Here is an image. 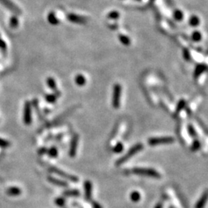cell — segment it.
<instances>
[{"mask_svg": "<svg viewBox=\"0 0 208 208\" xmlns=\"http://www.w3.org/2000/svg\"><path fill=\"white\" fill-rule=\"evenodd\" d=\"M49 170H50L51 172L56 174V175L60 176L61 177H63V178H65V179H67L68 181H73V182H77V181H79L78 177H77L76 176H73L70 174H67V173L64 172V171L62 170L58 169V168L54 167L49 168Z\"/></svg>", "mask_w": 208, "mask_h": 208, "instance_id": "obj_6", "label": "cell"}, {"mask_svg": "<svg viewBox=\"0 0 208 208\" xmlns=\"http://www.w3.org/2000/svg\"><path fill=\"white\" fill-rule=\"evenodd\" d=\"M65 198L64 197H58V198L56 200L55 203L57 206H63L64 204H65Z\"/></svg>", "mask_w": 208, "mask_h": 208, "instance_id": "obj_34", "label": "cell"}, {"mask_svg": "<svg viewBox=\"0 0 208 208\" xmlns=\"http://www.w3.org/2000/svg\"><path fill=\"white\" fill-rule=\"evenodd\" d=\"M45 99L49 103H55L57 100V96L55 94H46Z\"/></svg>", "mask_w": 208, "mask_h": 208, "instance_id": "obj_28", "label": "cell"}, {"mask_svg": "<svg viewBox=\"0 0 208 208\" xmlns=\"http://www.w3.org/2000/svg\"><path fill=\"white\" fill-rule=\"evenodd\" d=\"M23 121L26 125H29L32 123V103L29 101H26L23 109Z\"/></svg>", "mask_w": 208, "mask_h": 208, "instance_id": "obj_5", "label": "cell"}, {"mask_svg": "<svg viewBox=\"0 0 208 208\" xmlns=\"http://www.w3.org/2000/svg\"><path fill=\"white\" fill-rule=\"evenodd\" d=\"M80 193L77 190H66L63 193V195L66 197H79Z\"/></svg>", "mask_w": 208, "mask_h": 208, "instance_id": "obj_21", "label": "cell"}, {"mask_svg": "<svg viewBox=\"0 0 208 208\" xmlns=\"http://www.w3.org/2000/svg\"></svg>", "mask_w": 208, "mask_h": 208, "instance_id": "obj_40", "label": "cell"}, {"mask_svg": "<svg viewBox=\"0 0 208 208\" xmlns=\"http://www.w3.org/2000/svg\"><path fill=\"white\" fill-rule=\"evenodd\" d=\"M6 49H7L6 43H5V41L1 38V36H0V49L2 51H3V52H5V51H6Z\"/></svg>", "mask_w": 208, "mask_h": 208, "instance_id": "obj_35", "label": "cell"}, {"mask_svg": "<svg viewBox=\"0 0 208 208\" xmlns=\"http://www.w3.org/2000/svg\"><path fill=\"white\" fill-rule=\"evenodd\" d=\"M200 148V143L198 140H195L193 142V144H192V150L194 151H197Z\"/></svg>", "mask_w": 208, "mask_h": 208, "instance_id": "obj_33", "label": "cell"}, {"mask_svg": "<svg viewBox=\"0 0 208 208\" xmlns=\"http://www.w3.org/2000/svg\"><path fill=\"white\" fill-rule=\"evenodd\" d=\"M183 57L186 61H190L191 59V55H190V50L187 48L184 49L183 50Z\"/></svg>", "mask_w": 208, "mask_h": 208, "instance_id": "obj_31", "label": "cell"}, {"mask_svg": "<svg viewBox=\"0 0 208 208\" xmlns=\"http://www.w3.org/2000/svg\"><path fill=\"white\" fill-rule=\"evenodd\" d=\"M186 105H187V102H186L185 99H181V100L178 102V103H177V108H176L175 115L178 114L181 110H182V109H184V108H185Z\"/></svg>", "mask_w": 208, "mask_h": 208, "instance_id": "obj_20", "label": "cell"}, {"mask_svg": "<svg viewBox=\"0 0 208 208\" xmlns=\"http://www.w3.org/2000/svg\"><path fill=\"white\" fill-rule=\"evenodd\" d=\"M206 69H207V66L205 63H200L198 64V65L196 66L195 70H194V77L195 79L198 78L201 74H203L204 72H206Z\"/></svg>", "mask_w": 208, "mask_h": 208, "instance_id": "obj_12", "label": "cell"}, {"mask_svg": "<svg viewBox=\"0 0 208 208\" xmlns=\"http://www.w3.org/2000/svg\"><path fill=\"white\" fill-rule=\"evenodd\" d=\"M47 149L45 147H42L39 150V154H44V153H47Z\"/></svg>", "mask_w": 208, "mask_h": 208, "instance_id": "obj_37", "label": "cell"}, {"mask_svg": "<svg viewBox=\"0 0 208 208\" xmlns=\"http://www.w3.org/2000/svg\"><path fill=\"white\" fill-rule=\"evenodd\" d=\"M122 93V86L120 83H115L113 86V92L112 105L113 108L118 109L120 106V96Z\"/></svg>", "mask_w": 208, "mask_h": 208, "instance_id": "obj_3", "label": "cell"}, {"mask_svg": "<svg viewBox=\"0 0 208 208\" xmlns=\"http://www.w3.org/2000/svg\"><path fill=\"white\" fill-rule=\"evenodd\" d=\"M140 197H141L140 194L138 191H133L130 194V199H131L132 201L135 202V203H137L140 200Z\"/></svg>", "mask_w": 208, "mask_h": 208, "instance_id": "obj_27", "label": "cell"}, {"mask_svg": "<svg viewBox=\"0 0 208 208\" xmlns=\"http://www.w3.org/2000/svg\"><path fill=\"white\" fill-rule=\"evenodd\" d=\"M48 181L50 183H52V184L59 186V187H67L68 186V184L66 182H65V181H62L60 179H57V178H55V177H48Z\"/></svg>", "mask_w": 208, "mask_h": 208, "instance_id": "obj_15", "label": "cell"}, {"mask_svg": "<svg viewBox=\"0 0 208 208\" xmlns=\"http://www.w3.org/2000/svg\"><path fill=\"white\" fill-rule=\"evenodd\" d=\"M75 83L77 86H85L86 83V77L83 75V74H78L75 77Z\"/></svg>", "mask_w": 208, "mask_h": 208, "instance_id": "obj_17", "label": "cell"}, {"mask_svg": "<svg viewBox=\"0 0 208 208\" xmlns=\"http://www.w3.org/2000/svg\"><path fill=\"white\" fill-rule=\"evenodd\" d=\"M187 131H188L189 135L190 137H193V138H197V131H196L194 126L192 125V124H188V126H187Z\"/></svg>", "mask_w": 208, "mask_h": 208, "instance_id": "obj_23", "label": "cell"}, {"mask_svg": "<svg viewBox=\"0 0 208 208\" xmlns=\"http://www.w3.org/2000/svg\"><path fill=\"white\" fill-rule=\"evenodd\" d=\"M47 20L52 26H57V25L59 24V20H58V18H57L56 16V14L53 12H50L48 14Z\"/></svg>", "mask_w": 208, "mask_h": 208, "instance_id": "obj_16", "label": "cell"}, {"mask_svg": "<svg viewBox=\"0 0 208 208\" xmlns=\"http://www.w3.org/2000/svg\"><path fill=\"white\" fill-rule=\"evenodd\" d=\"M155 208H163V203H161V202L158 203L155 206Z\"/></svg>", "mask_w": 208, "mask_h": 208, "instance_id": "obj_38", "label": "cell"}, {"mask_svg": "<svg viewBox=\"0 0 208 208\" xmlns=\"http://www.w3.org/2000/svg\"><path fill=\"white\" fill-rule=\"evenodd\" d=\"M118 39H119V40L120 41L121 43L126 46H130V43H131V40H130V37H128V36H125V35H124V34H119Z\"/></svg>", "mask_w": 208, "mask_h": 208, "instance_id": "obj_18", "label": "cell"}, {"mask_svg": "<svg viewBox=\"0 0 208 208\" xmlns=\"http://www.w3.org/2000/svg\"><path fill=\"white\" fill-rule=\"evenodd\" d=\"M136 1H138V2H140V1H141V0H136Z\"/></svg>", "mask_w": 208, "mask_h": 208, "instance_id": "obj_39", "label": "cell"}, {"mask_svg": "<svg viewBox=\"0 0 208 208\" xmlns=\"http://www.w3.org/2000/svg\"><path fill=\"white\" fill-rule=\"evenodd\" d=\"M47 154H49V156L51 157H56L58 155V150L55 146H52L47 150Z\"/></svg>", "mask_w": 208, "mask_h": 208, "instance_id": "obj_30", "label": "cell"}, {"mask_svg": "<svg viewBox=\"0 0 208 208\" xmlns=\"http://www.w3.org/2000/svg\"><path fill=\"white\" fill-rule=\"evenodd\" d=\"M200 19H199V17L197 16H194H194H192L190 18V20H189V24L191 26H193V27H197V26H198L199 25H200Z\"/></svg>", "mask_w": 208, "mask_h": 208, "instance_id": "obj_19", "label": "cell"}, {"mask_svg": "<svg viewBox=\"0 0 208 208\" xmlns=\"http://www.w3.org/2000/svg\"><path fill=\"white\" fill-rule=\"evenodd\" d=\"M79 137L78 134H74L72 138V141H71V144H70V156L71 157H73L75 156L76 154H77V146H78V143H79Z\"/></svg>", "mask_w": 208, "mask_h": 208, "instance_id": "obj_8", "label": "cell"}, {"mask_svg": "<svg viewBox=\"0 0 208 208\" xmlns=\"http://www.w3.org/2000/svg\"><path fill=\"white\" fill-rule=\"evenodd\" d=\"M6 194L12 197H17L22 194V190L18 187H9L6 190Z\"/></svg>", "mask_w": 208, "mask_h": 208, "instance_id": "obj_14", "label": "cell"}, {"mask_svg": "<svg viewBox=\"0 0 208 208\" xmlns=\"http://www.w3.org/2000/svg\"><path fill=\"white\" fill-rule=\"evenodd\" d=\"M9 26L13 29H16L19 26V19L16 16H13L9 20Z\"/></svg>", "mask_w": 208, "mask_h": 208, "instance_id": "obj_22", "label": "cell"}, {"mask_svg": "<svg viewBox=\"0 0 208 208\" xmlns=\"http://www.w3.org/2000/svg\"><path fill=\"white\" fill-rule=\"evenodd\" d=\"M10 145H11V143L9 141H8L7 140H5V139L0 138V147L5 149V148L9 147Z\"/></svg>", "mask_w": 208, "mask_h": 208, "instance_id": "obj_32", "label": "cell"}, {"mask_svg": "<svg viewBox=\"0 0 208 208\" xmlns=\"http://www.w3.org/2000/svg\"><path fill=\"white\" fill-rule=\"evenodd\" d=\"M0 2L5 7H6L8 9H9L10 11L13 12V13L16 15H20L22 14V12L20 10V9L18 6L15 5L12 1L10 0H0Z\"/></svg>", "mask_w": 208, "mask_h": 208, "instance_id": "obj_7", "label": "cell"}, {"mask_svg": "<svg viewBox=\"0 0 208 208\" xmlns=\"http://www.w3.org/2000/svg\"><path fill=\"white\" fill-rule=\"evenodd\" d=\"M206 200H207V191L205 190L204 193L200 197V198L197 200L194 208H203L205 205H206Z\"/></svg>", "mask_w": 208, "mask_h": 208, "instance_id": "obj_13", "label": "cell"}, {"mask_svg": "<svg viewBox=\"0 0 208 208\" xmlns=\"http://www.w3.org/2000/svg\"><path fill=\"white\" fill-rule=\"evenodd\" d=\"M143 149V145L142 144V143H137V144L132 146V147L130 149V150H129V151L127 152V153H126L124 156L120 158V159L116 162L117 166H120V165H121L122 163H124L127 162V161L128 160H130L132 156H133L134 155L137 154L138 152L141 151Z\"/></svg>", "mask_w": 208, "mask_h": 208, "instance_id": "obj_2", "label": "cell"}, {"mask_svg": "<svg viewBox=\"0 0 208 208\" xmlns=\"http://www.w3.org/2000/svg\"><path fill=\"white\" fill-rule=\"evenodd\" d=\"M201 39H202V35L199 31H194V33H192L191 39L194 41V42H200V41L201 40Z\"/></svg>", "mask_w": 208, "mask_h": 208, "instance_id": "obj_26", "label": "cell"}, {"mask_svg": "<svg viewBox=\"0 0 208 208\" xmlns=\"http://www.w3.org/2000/svg\"><path fill=\"white\" fill-rule=\"evenodd\" d=\"M123 150H124V144H123L122 143H120V142L117 143V144L115 145V146L113 148V151L114 153H117L122 152Z\"/></svg>", "mask_w": 208, "mask_h": 208, "instance_id": "obj_29", "label": "cell"}, {"mask_svg": "<svg viewBox=\"0 0 208 208\" xmlns=\"http://www.w3.org/2000/svg\"><path fill=\"white\" fill-rule=\"evenodd\" d=\"M46 84H47V86L50 88L51 90H53V91L55 92L56 93L55 95L57 96V97L61 96V93L57 90L56 82V80H54L52 77H48V78L46 79Z\"/></svg>", "mask_w": 208, "mask_h": 208, "instance_id": "obj_11", "label": "cell"}, {"mask_svg": "<svg viewBox=\"0 0 208 208\" xmlns=\"http://www.w3.org/2000/svg\"><path fill=\"white\" fill-rule=\"evenodd\" d=\"M84 189H85V198L88 201H92V189L93 185L92 183L89 181H86L84 183Z\"/></svg>", "mask_w": 208, "mask_h": 208, "instance_id": "obj_10", "label": "cell"}, {"mask_svg": "<svg viewBox=\"0 0 208 208\" xmlns=\"http://www.w3.org/2000/svg\"><path fill=\"white\" fill-rule=\"evenodd\" d=\"M67 19L70 20V22L74 23H77V24H85L87 22V19L82 16H79V15L74 14V13H70L67 16Z\"/></svg>", "mask_w": 208, "mask_h": 208, "instance_id": "obj_9", "label": "cell"}, {"mask_svg": "<svg viewBox=\"0 0 208 208\" xmlns=\"http://www.w3.org/2000/svg\"><path fill=\"white\" fill-rule=\"evenodd\" d=\"M90 203H92V205H93V208H102V206H101L100 204H99L98 202H96V201H91Z\"/></svg>", "mask_w": 208, "mask_h": 208, "instance_id": "obj_36", "label": "cell"}, {"mask_svg": "<svg viewBox=\"0 0 208 208\" xmlns=\"http://www.w3.org/2000/svg\"><path fill=\"white\" fill-rule=\"evenodd\" d=\"M120 17V13L117 11H111L107 14V18L109 20H119Z\"/></svg>", "mask_w": 208, "mask_h": 208, "instance_id": "obj_24", "label": "cell"}, {"mask_svg": "<svg viewBox=\"0 0 208 208\" xmlns=\"http://www.w3.org/2000/svg\"><path fill=\"white\" fill-rule=\"evenodd\" d=\"M175 141V139L172 137H152L149 139L148 143L150 146H156L160 144H169Z\"/></svg>", "mask_w": 208, "mask_h": 208, "instance_id": "obj_4", "label": "cell"}, {"mask_svg": "<svg viewBox=\"0 0 208 208\" xmlns=\"http://www.w3.org/2000/svg\"><path fill=\"white\" fill-rule=\"evenodd\" d=\"M132 172L137 175L145 176V177H149L155 179H160L161 175L160 173H158L156 170L152 169V168H146V167H135L132 170Z\"/></svg>", "mask_w": 208, "mask_h": 208, "instance_id": "obj_1", "label": "cell"}, {"mask_svg": "<svg viewBox=\"0 0 208 208\" xmlns=\"http://www.w3.org/2000/svg\"><path fill=\"white\" fill-rule=\"evenodd\" d=\"M174 17L177 21H181L184 19V13H183V12L181 10L176 9L174 12Z\"/></svg>", "mask_w": 208, "mask_h": 208, "instance_id": "obj_25", "label": "cell"}]
</instances>
